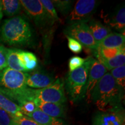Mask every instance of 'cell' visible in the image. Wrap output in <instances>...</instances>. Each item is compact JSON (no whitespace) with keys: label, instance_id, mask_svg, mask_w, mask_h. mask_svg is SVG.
Masks as SVG:
<instances>
[{"label":"cell","instance_id":"cell-1","mask_svg":"<svg viewBox=\"0 0 125 125\" xmlns=\"http://www.w3.org/2000/svg\"><path fill=\"white\" fill-rule=\"evenodd\" d=\"M124 92L120 89L109 72L101 78L94 89L91 100L100 111L122 110Z\"/></svg>","mask_w":125,"mask_h":125},{"label":"cell","instance_id":"cell-2","mask_svg":"<svg viewBox=\"0 0 125 125\" xmlns=\"http://www.w3.org/2000/svg\"><path fill=\"white\" fill-rule=\"evenodd\" d=\"M0 41L10 46H29L34 42V34L26 19L16 16L4 20L0 29Z\"/></svg>","mask_w":125,"mask_h":125},{"label":"cell","instance_id":"cell-3","mask_svg":"<svg viewBox=\"0 0 125 125\" xmlns=\"http://www.w3.org/2000/svg\"><path fill=\"white\" fill-rule=\"evenodd\" d=\"M93 59L92 57H87L86 61L82 66L70 71L67 75L64 83L65 88L68 97L73 102L83 98L84 90Z\"/></svg>","mask_w":125,"mask_h":125},{"label":"cell","instance_id":"cell-4","mask_svg":"<svg viewBox=\"0 0 125 125\" xmlns=\"http://www.w3.org/2000/svg\"><path fill=\"white\" fill-rule=\"evenodd\" d=\"M34 93L35 99L43 102L64 104L67 101L64 82L62 78L56 79L49 86L40 89H35Z\"/></svg>","mask_w":125,"mask_h":125},{"label":"cell","instance_id":"cell-5","mask_svg":"<svg viewBox=\"0 0 125 125\" xmlns=\"http://www.w3.org/2000/svg\"><path fill=\"white\" fill-rule=\"evenodd\" d=\"M65 35L78 41L82 46L93 50L98 48V43L94 39L87 23L74 22L70 23L64 30Z\"/></svg>","mask_w":125,"mask_h":125},{"label":"cell","instance_id":"cell-6","mask_svg":"<svg viewBox=\"0 0 125 125\" xmlns=\"http://www.w3.org/2000/svg\"><path fill=\"white\" fill-rule=\"evenodd\" d=\"M25 13L39 29H43L54 24L48 16L40 0H20Z\"/></svg>","mask_w":125,"mask_h":125},{"label":"cell","instance_id":"cell-7","mask_svg":"<svg viewBox=\"0 0 125 125\" xmlns=\"http://www.w3.org/2000/svg\"><path fill=\"white\" fill-rule=\"evenodd\" d=\"M29 74L7 67L0 72V87L10 91H18L27 88L26 80Z\"/></svg>","mask_w":125,"mask_h":125},{"label":"cell","instance_id":"cell-8","mask_svg":"<svg viewBox=\"0 0 125 125\" xmlns=\"http://www.w3.org/2000/svg\"><path fill=\"white\" fill-rule=\"evenodd\" d=\"M98 2L95 0H79L76 1L68 17L70 23H87L95 12Z\"/></svg>","mask_w":125,"mask_h":125},{"label":"cell","instance_id":"cell-9","mask_svg":"<svg viewBox=\"0 0 125 125\" xmlns=\"http://www.w3.org/2000/svg\"><path fill=\"white\" fill-rule=\"evenodd\" d=\"M108 72L105 67L97 60L94 59L89 71L88 78L83 93V98L86 101H91L92 92L101 78Z\"/></svg>","mask_w":125,"mask_h":125},{"label":"cell","instance_id":"cell-10","mask_svg":"<svg viewBox=\"0 0 125 125\" xmlns=\"http://www.w3.org/2000/svg\"><path fill=\"white\" fill-rule=\"evenodd\" d=\"M93 125H123L125 115L122 110L115 111H99L94 115Z\"/></svg>","mask_w":125,"mask_h":125},{"label":"cell","instance_id":"cell-11","mask_svg":"<svg viewBox=\"0 0 125 125\" xmlns=\"http://www.w3.org/2000/svg\"><path fill=\"white\" fill-rule=\"evenodd\" d=\"M54 81L55 79L46 72L37 71L29 75L26 86L31 89H40L49 86Z\"/></svg>","mask_w":125,"mask_h":125},{"label":"cell","instance_id":"cell-12","mask_svg":"<svg viewBox=\"0 0 125 125\" xmlns=\"http://www.w3.org/2000/svg\"><path fill=\"white\" fill-rule=\"evenodd\" d=\"M36 107L46 115L56 118H64L65 116V107L64 104L43 102L38 99L34 100Z\"/></svg>","mask_w":125,"mask_h":125},{"label":"cell","instance_id":"cell-13","mask_svg":"<svg viewBox=\"0 0 125 125\" xmlns=\"http://www.w3.org/2000/svg\"><path fill=\"white\" fill-rule=\"evenodd\" d=\"M87 24L94 39L98 43L112 32L111 29L108 25L103 24L97 20L90 19Z\"/></svg>","mask_w":125,"mask_h":125},{"label":"cell","instance_id":"cell-14","mask_svg":"<svg viewBox=\"0 0 125 125\" xmlns=\"http://www.w3.org/2000/svg\"><path fill=\"white\" fill-rule=\"evenodd\" d=\"M18 60L20 66L23 68L24 73L34 70L38 65V59L36 56L30 52L19 50Z\"/></svg>","mask_w":125,"mask_h":125},{"label":"cell","instance_id":"cell-15","mask_svg":"<svg viewBox=\"0 0 125 125\" xmlns=\"http://www.w3.org/2000/svg\"><path fill=\"white\" fill-rule=\"evenodd\" d=\"M26 116L42 125H67L62 119L50 116L38 108Z\"/></svg>","mask_w":125,"mask_h":125},{"label":"cell","instance_id":"cell-16","mask_svg":"<svg viewBox=\"0 0 125 125\" xmlns=\"http://www.w3.org/2000/svg\"><path fill=\"white\" fill-rule=\"evenodd\" d=\"M125 36L117 32H111L100 42L98 47L105 48H121L125 47Z\"/></svg>","mask_w":125,"mask_h":125},{"label":"cell","instance_id":"cell-17","mask_svg":"<svg viewBox=\"0 0 125 125\" xmlns=\"http://www.w3.org/2000/svg\"><path fill=\"white\" fill-rule=\"evenodd\" d=\"M109 27H112L119 33L125 35V8H119L107 21Z\"/></svg>","mask_w":125,"mask_h":125},{"label":"cell","instance_id":"cell-18","mask_svg":"<svg viewBox=\"0 0 125 125\" xmlns=\"http://www.w3.org/2000/svg\"><path fill=\"white\" fill-rule=\"evenodd\" d=\"M0 108L6 111L12 116H21L23 114L21 108L15 103L7 97L4 93L0 91Z\"/></svg>","mask_w":125,"mask_h":125},{"label":"cell","instance_id":"cell-19","mask_svg":"<svg viewBox=\"0 0 125 125\" xmlns=\"http://www.w3.org/2000/svg\"><path fill=\"white\" fill-rule=\"evenodd\" d=\"M2 8L3 13L7 16L14 17L20 12L22 6L19 0H2Z\"/></svg>","mask_w":125,"mask_h":125},{"label":"cell","instance_id":"cell-20","mask_svg":"<svg viewBox=\"0 0 125 125\" xmlns=\"http://www.w3.org/2000/svg\"><path fill=\"white\" fill-rule=\"evenodd\" d=\"M100 62L105 67L107 71H111L112 69L119 67L125 64V51H123L118 55L113 58L104 59L101 58L96 59Z\"/></svg>","mask_w":125,"mask_h":125},{"label":"cell","instance_id":"cell-21","mask_svg":"<svg viewBox=\"0 0 125 125\" xmlns=\"http://www.w3.org/2000/svg\"><path fill=\"white\" fill-rule=\"evenodd\" d=\"M124 51H125V47L121 48H105L98 47L94 51V55L97 59H109L115 57Z\"/></svg>","mask_w":125,"mask_h":125},{"label":"cell","instance_id":"cell-22","mask_svg":"<svg viewBox=\"0 0 125 125\" xmlns=\"http://www.w3.org/2000/svg\"><path fill=\"white\" fill-rule=\"evenodd\" d=\"M115 83L123 92L125 90V65L117 67L109 72Z\"/></svg>","mask_w":125,"mask_h":125},{"label":"cell","instance_id":"cell-23","mask_svg":"<svg viewBox=\"0 0 125 125\" xmlns=\"http://www.w3.org/2000/svg\"><path fill=\"white\" fill-rule=\"evenodd\" d=\"M19 50L20 49H8L7 48L8 67L14 70H16V71L24 72V70L19 64L18 53Z\"/></svg>","mask_w":125,"mask_h":125},{"label":"cell","instance_id":"cell-24","mask_svg":"<svg viewBox=\"0 0 125 125\" xmlns=\"http://www.w3.org/2000/svg\"><path fill=\"white\" fill-rule=\"evenodd\" d=\"M42 5H43L45 12L49 17V18L53 23L55 21H60V19H59L58 15H57L56 9L54 8L52 1L49 0H41L40 1Z\"/></svg>","mask_w":125,"mask_h":125},{"label":"cell","instance_id":"cell-25","mask_svg":"<svg viewBox=\"0 0 125 125\" xmlns=\"http://www.w3.org/2000/svg\"><path fill=\"white\" fill-rule=\"evenodd\" d=\"M55 9L62 15H67L71 9L73 1L68 0H55L52 1Z\"/></svg>","mask_w":125,"mask_h":125},{"label":"cell","instance_id":"cell-26","mask_svg":"<svg viewBox=\"0 0 125 125\" xmlns=\"http://www.w3.org/2000/svg\"><path fill=\"white\" fill-rule=\"evenodd\" d=\"M15 125H42L26 115L21 116H12Z\"/></svg>","mask_w":125,"mask_h":125},{"label":"cell","instance_id":"cell-27","mask_svg":"<svg viewBox=\"0 0 125 125\" xmlns=\"http://www.w3.org/2000/svg\"><path fill=\"white\" fill-rule=\"evenodd\" d=\"M86 60L87 58L83 59L79 56H73L71 57L68 62L70 71H73L81 67Z\"/></svg>","mask_w":125,"mask_h":125},{"label":"cell","instance_id":"cell-28","mask_svg":"<svg viewBox=\"0 0 125 125\" xmlns=\"http://www.w3.org/2000/svg\"><path fill=\"white\" fill-rule=\"evenodd\" d=\"M68 40V46L70 51L74 53H80L82 51V45L78 41L71 37L66 36Z\"/></svg>","mask_w":125,"mask_h":125},{"label":"cell","instance_id":"cell-29","mask_svg":"<svg viewBox=\"0 0 125 125\" xmlns=\"http://www.w3.org/2000/svg\"><path fill=\"white\" fill-rule=\"evenodd\" d=\"M0 125H15L12 115L0 108Z\"/></svg>","mask_w":125,"mask_h":125},{"label":"cell","instance_id":"cell-30","mask_svg":"<svg viewBox=\"0 0 125 125\" xmlns=\"http://www.w3.org/2000/svg\"><path fill=\"white\" fill-rule=\"evenodd\" d=\"M7 67V48L0 44V72Z\"/></svg>","mask_w":125,"mask_h":125},{"label":"cell","instance_id":"cell-31","mask_svg":"<svg viewBox=\"0 0 125 125\" xmlns=\"http://www.w3.org/2000/svg\"><path fill=\"white\" fill-rule=\"evenodd\" d=\"M20 107L21 108V113L26 116L28 114L32 113L37 108L34 101H27Z\"/></svg>","mask_w":125,"mask_h":125},{"label":"cell","instance_id":"cell-32","mask_svg":"<svg viewBox=\"0 0 125 125\" xmlns=\"http://www.w3.org/2000/svg\"><path fill=\"white\" fill-rule=\"evenodd\" d=\"M3 15H4V13H3V12H2V2H1V1L0 0V23H1V21L2 19Z\"/></svg>","mask_w":125,"mask_h":125},{"label":"cell","instance_id":"cell-33","mask_svg":"<svg viewBox=\"0 0 125 125\" xmlns=\"http://www.w3.org/2000/svg\"><path fill=\"white\" fill-rule=\"evenodd\" d=\"M125 125V124H124V125Z\"/></svg>","mask_w":125,"mask_h":125}]
</instances>
